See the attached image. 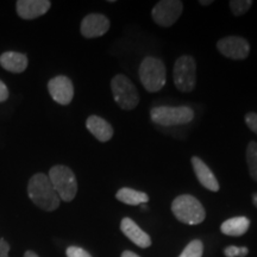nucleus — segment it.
I'll use <instances>...</instances> for the list:
<instances>
[{"label": "nucleus", "mask_w": 257, "mask_h": 257, "mask_svg": "<svg viewBox=\"0 0 257 257\" xmlns=\"http://www.w3.org/2000/svg\"><path fill=\"white\" fill-rule=\"evenodd\" d=\"M202 253H204V244L200 239H194L187 244L179 257H202Z\"/></svg>", "instance_id": "obj_20"}, {"label": "nucleus", "mask_w": 257, "mask_h": 257, "mask_svg": "<svg viewBox=\"0 0 257 257\" xmlns=\"http://www.w3.org/2000/svg\"><path fill=\"white\" fill-rule=\"evenodd\" d=\"M152 120L161 126H176L191 123L194 111L187 106H157L150 111Z\"/></svg>", "instance_id": "obj_5"}, {"label": "nucleus", "mask_w": 257, "mask_h": 257, "mask_svg": "<svg viewBox=\"0 0 257 257\" xmlns=\"http://www.w3.org/2000/svg\"><path fill=\"white\" fill-rule=\"evenodd\" d=\"M48 91L54 101L60 105H69L74 96V86L68 76L57 75L48 82Z\"/></svg>", "instance_id": "obj_10"}, {"label": "nucleus", "mask_w": 257, "mask_h": 257, "mask_svg": "<svg viewBox=\"0 0 257 257\" xmlns=\"http://www.w3.org/2000/svg\"><path fill=\"white\" fill-rule=\"evenodd\" d=\"M245 124L252 133L257 135V113L255 112H249L245 115Z\"/></svg>", "instance_id": "obj_24"}, {"label": "nucleus", "mask_w": 257, "mask_h": 257, "mask_svg": "<svg viewBox=\"0 0 257 257\" xmlns=\"http://www.w3.org/2000/svg\"><path fill=\"white\" fill-rule=\"evenodd\" d=\"M111 89L114 101L121 110L131 111L140 102L136 86L124 74H118L111 81Z\"/></svg>", "instance_id": "obj_6"}, {"label": "nucleus", "mask_w": 257, "mask_h": 257, "mask_svg": "<svg viewBox=\"0 0 257 257\" xmlns=\"http://www.w3.org/2000/svg\"><path fill=\"white\" fill-rule=\"evenodd\" d=\"M166 72V66L162 61L157 57L148 56L141 63L138 75L143 87L148 92L155 93L165 87L167 82Z\"/></svg>", "instance_id": "obj_3"}, {"label": "nucleus", "mask_w": 257, "mask_h": 257, "mask_svg": "<svg viewBox=\"0 0 257 257\" xmlns=\"http://www.w3.org/2000/svg\"><path fill=\"white\" fill-rule=\"evenodd\" d=\"M248 253L249 249L246 246L229 245L224 249V255L226 257H245Z\"/></svg>", "instance_id": "obj_22"}, {"label": "nucleus", "mask_w": 257, "mask_h": 257, "mask_svg": "<svg viewBox=\"0 0 257 257\" xmlns=\"http://www.w3.org/2000/svg\"><path fill=\"white\" fill-rule=\"evenodd\" d=\"M182 11H184V4L180 0H162L154 6L152 17L157 25L169 28L180 18Z\"/></svg>", "instance_id": "obj_8"}, {"label": "nucleus", "mask_w": 257, "mask_h": 257, "mask_svg": "<svg viewBox=\"0 0 257 257\" xmlns=\"http://www.w3.org/2000/svg\"><path fill=\"white\" fill-rule=\"evenodd\" d=\"M67 257H92L91 253L80 246H69L66 250Z\"/></svg>", "instance_id": "obj_23"}, {"label": "nucleus", "mask_w": 257, "mask_h": 257, "mask_svg": "<svg viewBox=\"0 0 257 257\" xmlns=\"http://www.w3.org/2000/svg\"><path fill=\"white\" fill-rule=\"evenodd\" d=\"M217 48L221 55L231 60H244L250 54V44L245 38L227 36L218 41Z\"/></svg>", "instance_id": "obj_9"}, {"label": "nucleus", "mask_w": 257, "mask_h": 257, "mask_svg": "<svg viewBox=\"0 0 257 257\" xmlns=\"http://www.w3.org/2000/svg\"><path fill=\"white\" fill-rule=\"evenodd\" d=\"M250 227V220L249 218L240 216V217H233L230 219L225 220L223 224L220 225L221 233L226 234V236L231 237H240L246 233V231Z\"/></svg>", "instance_id": "obj_17"}, {"label": "nucleus", "mask_w": 257, "mask_h": 257, "mask_svg": "<svg viewBox=\"0 0 257 257\" xmlns=\"http://www.w3.org/2000/svg\"><path fill=\"white\" fill-rule=\"evenodd\" d=\"M10 244L4 238H0V257H9Z\"/></svg>", "instance_id": "obj_26"}, {"label": "nucleus", "mask_w": 257, "mask_h": 257, "mask_svg": "<svg viewBox=\"0 0 257 257\" xmlns=\"http://www.w3.org/2000/svg\"><path fill=\"white\" fill-rule=\"evenodd\" d=\"M252 204L255 205V207L257 208V192L252 194Z\"/></svg>", "instance_id": "obj_30"}, {"label": "nucleus", "mask_w": 257, "mask_h": 257, "mask_svg": "<svg viewBox=\"0 0 257 257\" xmlns=\"http://www.w3.org/2000/svg\"><path fill=\"white\" fill-rule=\"evenodd\" d=\"M115 199L123 204L130 205V206H136V205L147 204L149 201V195L144 192L136 191V189L123 187L115 194Z\"/></svg>", "instance_id": "obj_18"}, {"label": "nucleus", "mask_w": 257, "mask_h": 257, "mask_svg": "<svg viewBox=\"0 0 257 257\" xmlns=\"http://www.w3.org/2000/svg\"><path fill=\"white\" fill-rule=\"evenodd\" d=\"M191 162L193 166V170H194L195 175H197L201 186H204L205 188L211 192L219 191V182H218L216 176L212 173L210 167L198 156H193L191 159Z\"/></svg>", "instance_id": "obj_14"}, {"label": "nucleus", "mask_w": 257, "mask_h": 257, "mask_svg": "<svg viewBox=\"0 0 257 257\" xmlns=\"http://www.w3.org/2000/svg\"><path fill=\"white\" fill-rule=\"evenodd\" d=\"M175 87L181 92H191L197 83V62L191 55L180 56L173 68Z\"/></svg>", "instance_id": "obj_7"}, {"label": "nucleus", "mask_w": 257, "mask_h": 257, "mask_svg": "<svg viewBox=\"0 0 257 257\" xmlns=\"http://www.w3.org/2000/svg\"><path fill=\"white\" fill-rule=\"evenodd\" d=\"M48 176L61 200L69 202L75 198L78 193V181L69 167L62 165L51 167Z\"/></svg>", "instance_id": "obj_4"}, {"label": "nucleus", "mask_w": 257, "mask_h": 257, "mask_svg": "<svg viewBox=\"0 0 257 257\" xmlns=\"http://www.w3.org/2000/svg\"><path fill=\"white\" fill-rule=\"evenodd\" d=\"M86 127L99 142H108L113 136L112 125L98 115H89L86 120Z\"/></svg>", "instance_id": "obj_15"}, {"label": "nucleus", "mask_w": 257, "mask_h": 257, "mask_svg": "<svg viewBox=\"0 0 257 257\" xmlns=\"http://www.w3.org/2000/svg\"><path fill=\"white\" fill-rule=\"evenodd\" d=\"M110 29V21L101 14L87 15L82 19L80 31L85 38H95L104 36Z\"/></svg>", "instance_id": "obj_11"}, {"label": "nucleus", "mask_w": 257, "mask_h": 257, "mask_svg": "<svg viewBox=\"0 0 257 257\" xmlns=\"http://www.w3.org/2000/svg\"><path fill=\"white\" fill-rule=\"evenodd\" d=\"M28 57L17 51H5L0 55V66L11 73H23L28 68Z\"/></svg>", "instance_id": "obj_16"}, {"label": "nucleus", "mask_w": 257, "mask_h": 257, "mask_svg": "<svg viewBox=\"0 0 257 257\" xmlns=\"http://www.w3.org/2000/svg\"><path fill=\"white\" fill-rule=\"evenodd\" d=\"M28 194L31 201L43 211H55L60 206L59 194L51 185L49 176L43 173L31 176L28 184Z\"/></svg>", "instance_id": "obj_1"}, {"label": "nucleus", "mask_w": 257, "mask_h": 257, "mask_svg": "<svg viewBox=\"0 0 257 257\" xmlns=\"http://www.w3.org/2000/svg\"><path fill=\"white\" fill-rule=\"evenodd\" d=\"M172 212L176 219L187 225L201 224L206 218L202 204L191 194L176 197L172 202Z\"/></svg>", "instance_id": "obj_2"}, {"label": "nucleus", "mask_w": 257, "mask_h": 257, "mask_svg": "<svg viewBox=\"0 0 257 257\" xmlns=\"http://www.w3.org/2000/svg\"><path fill=\"white\" fill-rule=\"evenodd\" d=\"M120 257H141V256H138L136 252L130 251V250H125V251L121 253Z\"/></svg>", "instance_id": "obj_27"}, {"label": "nucleus", "mask_w": 257, "mask_h": 257, "mask_svg": "<svg viewBox=\"0 0 257 257\" xmlns=\"http://www.w3.org/2000/svg\"><path fill=\"white\" fill-rule=\"evenodd\" d=\"M9 95H10V93H9L8 86H6L5 83L0 80V102H4L8 100Z\"/></svg>", "instance_id": "obj_25"}, {"label": "nucleus", "mask_w": 257, "mask_h": 257, "mask_svg": "<svg viewBox=\"0 0 257 257\" xmlns=\"http://www.w3.org/2000/svg\"><path fill=\"white\" fill-rule=\"evenodd\" d=\"M253 3L251 0H231L229 3L230 10L234 16H243L251 9Z\"/></svg>", "instance_id": "obj_21"}, {"label": "nucleus", "mask_w": 257, "mask_h": 257, "mask_svg": "<svg viewBox=\"0 0 257 257\" xmlns=\"http://www.w3.org/2000/svg\"><path fill=\"white\" fill-rule=\"evenodd\" d=\"M24 257H40V256H38L36 252L31 251V250H28V251L24 253Z\"/></svg>", "instance_id": "obj_29"}, {"label": "nucleus", "mask_w": 257, "mask_h": 257, "mask_svg": "<svg viewBox=\"0 0 257 257\" xmlns=\"http://www.w3.org/2000/svg\"><path fill=\"white\" fill-rule=\"evenodd\" d=\"M246 163L250 176L253 181L257 182V142L251 141L246 148Z\"/></svg>", "instance_id": "obj_19"}, {"label": "nucleus", "mask_w": 257, "mask_h": 257, "mask_svg": "<svg viewBox=\"0 0 257 257\" xmlns=\"http://www.w3.org/2000/svg\"><path fill=\"white\" fill-rule=\"evenodd\" d=\"M199 4L202 6H208V5L213 4V0H200V2H199Z\"/></svg>", "instance_id": "obj_28"}, {"label": "nucleus", "mask_w": 257, "mask_h": 257, "mask_svg": "<svg viewBox=\"0 0 257 257\" xmlns=\"http://www.w3.org/2000/svg\"><path fill=\"white\" fill-rule=\"evenodd\" d=\"M16 8L19 17L31 21L46 15L51 8V3L49 0H18Z\"/></svg>", "instance_id": "obj_12"}, {"label": "nucleus", "mask_w": 257, "mask_h": 257, "mask_svg": "<svg viewBox=\"0 0 257 257\" xmlns=\"http://www.w3.org/2000/svg\"><path fill=\"white\" fill-rule=\"evenodd\" d=\"M120 230L131 242L140 248L147 249L152 245V238H150L149 234L144 232L131 218L125 217L121 219Z\"/></svg>", "instance_id": "obj_13"}]
</instances>
